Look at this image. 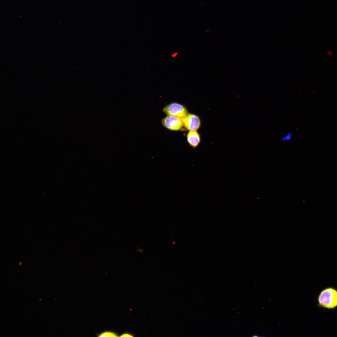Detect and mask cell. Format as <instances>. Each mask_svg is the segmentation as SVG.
<instances>
[{
  "mask_svg": "<svg viewBox=\"0 0 337 337\" xmlns=\"http://www.w3.org/2000/svg\"><path fill=\"white\" fill-rule=\"evenodd\" d=\"M319 307L328 310L334 309L337 307V290L329 287L320 292L317 298Z\"/></svg>",
  "mask_w": 337,
  "mask_h": 337,
  "instance_id": "6da1fadb",
  "label": "cell"
},
{
  "mask_svg": "<svg viewBox=\"0 0 337 337\" xmlns=\"http://www.w3.org/2000/svg\"><path fill=\"white\" fill-rule=\"evenodd\" d=\"M163 112L168 115L173 116L182 119L188 113L187 108L180 104L173 102L167 105L163 109Z\"/></svg>",
  "mask_w": 337,
  "mask_h": 337,
  "instance_id": "7a4b0ae2",
  "label": "cell"
},
{
  "mask_svg": "<svg viewBox=\"0 0 337 337\" xmlns=\"http://www.w3.org/2000/svg\"><path fill=\"white\" fill-rule=\"evenodd\" d=\"M161 123L164 127L172 131H180L184 127L182 119L174 116L168 115L162 120Z\"/></svg>",
  "mask_w": 337,
  "mask_h": 337,
  "instance_id": "3957f363",
  "label": "cell"
},
{
  "mask_svg": "<svg viewBox=\"0 0 337 337\" xmlns=\"http://www.w3.org/2000/svg\"><path fill=\"white\" fill-rule=\"evenodd\" d=\"M184 127L188 131H197L201 125V121L197 115L188 113L182 119Z\"/></svg>",
  "mask_w": 337,
  "mask_h": 337,
  "instance_id": "277c9868",
  "label": "cell"
},
{
  "mask_svg": "<svg viewBox=\"0 0 337 337\" xmlns=\"http://www.w3.org/2000/svg\"><path fill=\"white\" fill-rule=\"evenodd\" d=\"M187 140L189 145L195 148L201 142L200 135L197 131H189L187 135Z\"/></svg>",
  "mask_w": 337,
  "mask_h": 337,
  "instance_id": "5b68a950",
  "label": "cell"
},
{
  "mask_svg": "<svg viewBox=\"0 0 337 337\" xmlns=\"http://www.w3.org/2000/svg\"><path fill=\"white\" fill-rule=\"evenodd\" d=\"M97 336L98 337H117L119 336L118 334L115 332L110 331H105L99 334H97Z\"/></svg>",
  "mask_w": 337,
  "mask_h": 337,
  "instance_id": "8992f818",
  "label": "cell"
},
{
  "mask_svg": "<svg viewBox=\"0 0 337 337\" xmlns=\"http://www.w3.org/2000/svg\"><path fill=\"white\" fill-rule=\"evenodd\" d=\"M292 137V134L291 133H289L282 137L280 140L282 141H288L291 140Z\"/></svg>",
  "mask_w": 337,
  "mask_h": 337,
  "instance_id": "52a82bcc",
  "label": "cell"
},
{
  "mask_svg": "<svg viewBox=\"0 0 337 337\" xmlns=\"http://www.w3.org/2000/svg\"><path fill=\"white\" fill-rule=\"evenodd\" d=\"M120 336L121 337H132L134 336L131 334L129 333H124L122 334Z\"/></svg>",
  "mask_w": 337,
  "mask_h": 337,
  "instance_id": "ba28073f",
  "label": "cell"
},
{
  "mask_svg": "<svg viewBox=\"0 0 337 337\" xmlns=\"http://www.w3.org/2000/svg\"><path fill=\"white\" fill-rule=\"evenodd\" d=\"M177 55H178V52H175V53H174L173 54H172V57H175V56H176Z\"/></svg>",
  "mask_w": 337,
  "mask_h": 337,
  "instance_id": "9c48e42d",
  "label": "cell"
}]
</instances>
